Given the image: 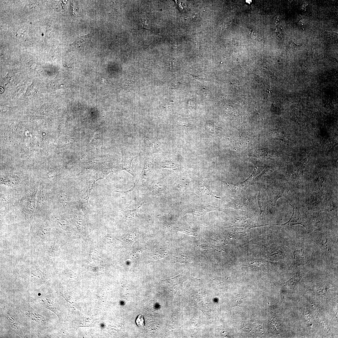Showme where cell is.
Masks as SVG:
<instances>
[{
	"label": "cell",
	"instance_id": "1",
	"mask_svg": "<svg viewBox=\"0 0 338 338\" xmlns=\"http://www.w3.org/2000/svg\"><path fill=\"white\" fill-rule=\"evenodd\" d=\"M312 236L315 242L321 249L328 261L333 262L331 241L329 235L324 233L318 232L315 233Z\"/></svg>",
	"mask_w": 338,
	"mask_h": 338
},
{
	"label": "cell",
	"instance_id": "2",
	"mask_svg": "<svg viewBox=\"0 0 338 338\" xmlns=\"http://www.w3.org/2000/svg\"><path fill=\"white\" fill-rule=\"evenodd\" d=\"M140 137L145 147L151 152L157 151L160 147V143L157 139L148 131L143 129L139 130Z\"/></svg>",
	"mask_w": 338,
	"mask_h": 338
},
{
	"label": "cell",
	"instance_id": "3",
	"mask_svg": "<svg viewBox=\"0 0 338 338\" xmlns=\"http://www.w3.org/2000/svg\"><path fill=\"white\" fill-rule=\"evenodd\" d=\"M166 187L162 181L154 179L151 183L149 189L151 193L154 196H161L166 192Z\"/></svg>",
	"mask_w": 338,
	"mask_h": 338
},
{
	"label": "cell",
	"instance_id": "4",
	"mask_svg": "<svg viewBox=\"0 0 338 338\" xmlns=\"http://www.w3.org/2000/svg\"><path fill=\"white\" fill-rule=\"evenodd\" d=\"M293 253L294 259L292 266H296L303 264L306 262L307 254L304 248H294Z\"/></svg>",
	"mask_w": 338,
	"mask_h": 338
},
{
	"label": "cell",
	"instance_id": "5",
	"mask_svg": "<svg viewBox=\"0 0 338 338\" xmlns=\"http://www.w3.org/2000/svg\"><path fill=\"white\" fill-rule=\"evenodd\" d=\"M244 322L243 325V329L249 332L258 335H260L263 331L261 325L259 323L253 321Z\"/></svg>",
	"mask_w": 338,
	"mask_h": 338
},
{
	"label": "cell",
	"instance_id": "6",
	"mask_svg": "<svg viewBox=\"0 0 338 338\" xmlns=\"http://www.w3.org/2000/svg\"><path fill=\"white\" fill-rule=\"evenodd\" d=\"M135 157L133 156L126 157L123 159L120 164L122 169L130 174L133 177H135V174L131 166V162Z\"/></svg>",
	"mask_w": 338,
	"mask_h": 338
},
{
	"label": "cell",
	"instance_id": "7",
	"mask_svg": "<svg viewBox=\"0 0 338 338\" xmlns=\"http://www.w3.org/2000/svg\"><path fill=\"white\" fill-rule=\"evenodd\" d=\"M29 276L32 280L36 283H41L45 280V278L41 271L36 266L35 269L31 268L30 270Z\"/></svg>",
	"mask_w": 338,
	"mask_h": 338
},
{
	"label": "cell",
	"instance_id": "8",
	"mask_svg": "<svg viewBox=\"0 0 338 338\" xmlns=\"http://www.w3.org/2000/svg\"><path fill=\"white\" fill-rule=\"evenodd\" d=\"M90 41V35L88 34L78 37L71 45V46L74 48H80L88 44Z\"/></svg>",
	"mask_w": 338,
	"mask_h": 338
},
{
	"label": "cell",
	"instance_id": "9",
	"mask_svg": "<svg viewBox=\"0 0 338 338\" xmlns=\"http://www.w3.org/2000/svg\"><path fill=\"white\" fill-rule=\"evenodd\" d=\"M153 164L148 158H146L144 161L143 169L141 173V177L142 180L145 181L150 174L152 169Z\"/></svg>",
	"mask_w": 338,
	"mask_h": 338
},
{
	"label": "cell",
	"instance_id": "10",
	"mask_svg": "<svg viewBox=\"0 0 338 338\" xmlns=\"http://www.w3.org/2000/svg\"><path fill=\"white\" fill-rule=\"evenodd\" d=\"M139 206L133 210H129L128 209L127 207H126L124 210L123 213L124 218L127 220H132L135 219L141 218L137 214V211L141 205Z\"/></svg>",
	"mask_w": 338,
	"mask_h": 338
},
{
	"label": "cell",
	"instance_id": "11",
	"mask_svg": "<svg viewBox=\"0 0 338 338\" xmlns=\"http://www.w3.org/2000/svg\"><path fill=\"white\" fill-rule=\"evenodd\" d=\"M160 166L162 167L170 168L176 171H178L180 168V166L178 163L168 160L162 161Z\"/></svg>",
	"mask_w": 338,
	"mask_h": 338
},
{
	"label": "cell",
	"instance_id": "12",
	"mask_svg": "<svg viewBox=\"0 0 338 338\" xmlns=\"http://www.w3.org/2000/svg\"><path fill=\"white\" fill-rule=\"evenodd\" d=\"M301 277L300 274L299 273H298L291 278L285 282V285L289 289L294 288L300 280Z\"/></svg>",
	"mask_w": 338,
	"mask_h": 338
},
{
	"label": "cell",
	"instance_id": "13",
	"mask_svg": "<svg viewBox=\"0 0 338 338\" xmlns=\"http://www.w3.org/2000/svg\"><path fill=\"white\" fill-rule=\"evenodd\" d=\"M26 314L32 320L38 323H42L45 321L44 318L38 314L28 312Z\"/></svg>",
	"mask_w": 338,
	"mask_h": 338
},
{
	"label": "cell",
	"instance_id": "14",
	"mask_svg": "<svg viewBox=\"0 0 338 338\" xmlns=\"http://www.w3.org/2000/svg\"><path fill=\"white\" fill-rule=\"evenodd\" d=\"M245 297L242 295H237L235 296L234 300V305L237 306L242 303Z\"/></svg>",
	"mask_w": 338,
	"mask_h": 338
},
{
	"label": "cell",
	"instance_id": "15",
	"mask_svg": "<svg viewBox=\"0 0 338 338\" xmlns=\"http://www.w3.org/2000/svg\"><path fill=\"white\" fill-rule=\"evenodd\" d=\"M136 323L138 326H143L144 325V321L143 317L139 315L136 318Z\"/></svg>",
	"mask_w": 338,
	"mask_h": 338
},
{
	"label": "cell",
	"instance_id": "16",
	"mask_svg": "<svg viewBox=\"0 0 338 338\" xmlns=\"http://www.w3.org/2000/svg\"><path fill=\"white\" fill-rule=\"evenodd\" d=\"M52 28L50 26H48L46 28L45 33V36L48 38L49 37L52 33Z\"/></svg>",
	"mask_w": 338,
	"mask_h": 338
},
{
	"label": "cell",
	"instance_id": "17",
	"mask_svg": "<svg viewBox=\"0 0 338 338\" xmlns=\"http://www.w3.org/2000/svg\"><path fill=\"white\" fill-rule=\"evenodd\" d=\"M25 32L24 28H21L19 29L17 32V35L19 37H23Z\"/></svg>",
	"mask_w": 338,
	"mask_h": 338
},
{
	"label": "cell",
	"instance_id": "18",
	"mask_svg": "<svg viewBox=\"0 0 338 338\" xmlns=\"http://www.w3.org/2000/svg\"><path fill=\"white\" fill-rule=\"evenodd\" d=\"M202 187L203 188H202V190H203V192L205 193H206V194L208 195H212V196L213 195L211 193L209 190L207 188V187H206V186H205L204 184L203 183V185Z\"/></svg>",
	"mask_w": 338,
	"mask_h": 338
},
{
	"label": "cell",
	"instance_id": "19",
	"mask_svg": "<svg viewBox=\"0 0 338 338\" xmlns=\"http://www.w3.org/2000/svg\"><path fill=\"white\" fill-rule=\"evenodd\" d=\"M247 1H248V2H248V3H250L249 1H251V0H247Z\"/></svg>",
	"mask_w": 338,
	"mask_h": 338
}]
</instances>
